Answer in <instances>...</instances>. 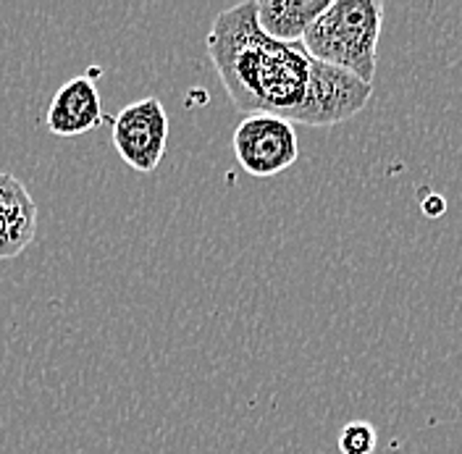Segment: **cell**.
Here are the masks:
<instances>
[{
  "label": "cell",
  "mask_w": 462,
  "mask_h": 454,
  "mask_svg": "<svg viewBox=\"0 0 462 454\" xmlns=\"http://www.w3.org/2000/svg\"><path fill=\"white\" fill-rule=\"evenodd\" d=\"M208 56L242 114H271L294 121L310 85L313 58L302 42L287 45L258 24V0L221 11L208 32Z\"/></svg>",
  "instance_id": "6da1fadb"
},
{
  "label": "cell",
  "mask_w": 462,
  "mask_h": 454,
  "mask_svg": "<svg viewBox=\"0 0 462 454\" xmlns=\"http://www.w3.org/2000/svg\"><path fill=\"white\" fill-rule=\"evenodd\" d=\"M381 27V0H331L328 8L308 27L302 48L320 63L339 66L374 85Z\"/></svg>",
  "instance_id": "7a4b0ae2"
},
{
  "label": "cell",
  "mask_w": 462,
  "mask_h": 454,
  "mask_svg": "<svg viewBox=\"0 0 462 454\" xmlns=\"http://www.w3.org/2000/svg\"><path fill=\"white\" fill-rule=\"evenodd\" d=\"M374 97V85L357 79L339 66L320 63L313 58L310 85L305 92L302 108L291 124L302 126H337L346 118L357 116Z\"/></svg>",
  "instance_id": "3957f363"
},
{
  "label": "cell",
  "mask_w": 462,
  "mask_h": 454,
  "mask_svg": "<svg viewBox=\"0 0 462 454\" xmlns=\"http://www.w3.org/2000/svg\"><path fill=\"white\" fill-rule=\"evenodd\" d=\"M231 150L239 166L258 179L276 176L300 158L294 124L271 114L245 116L234 129Z\"/></svg>",
  "instance_id": "277c9868"
},
{
  "label": "cell",
  "mask_w": 462,
  "mask_h": 454,
  "mask_svg": "<svg viewBox=\"0 0 462 454\" xmlns=\"http://www.w3.org/2000/svg\"><path fill=\"white\" fill-rule=\"evenodd\" d=\"M111 124L116 153L129 169L150 173L161 166L169 144V114L158 97H143L124 106Z\"/></svg>",
  "instance_id": "5b68a950"
},
{
  "label": "cell",
  "mask_w": 462,
  "mask_h": 454,
  "mask_svg": "<svg viewBox=\"0 0 462 454\" xmlns=\"http://www.w3.org/2000/svg\"><path fill=\"white\" fill-rule=\"evenodd\" d=\"M103 121V100L89 77H74L58 87L45 124L56 137H79Z\"/></svg>",
  "instance_id": "8992f818"
},
{
  "label": "cell",
  "mask_w": 462,
  "mask_h": 454,
  "mask_svg": "<svg viewBox=\"0 0 462 454\" xmlns=\"http://www.w3.org/2000/svg\"><path fill=\"white\" fill-rule=\"evenodd\" d=\"M37 234V202L22 179L0 171V260L22 255Z\"/></svg>",
  "instance_id": "52a82bcc"
},
{
  "label": "cell",
  "mask_w": 462,
  "mask_h": 454,
  "mask_svg": "<svg viewBox=\"0 0 462 454\" xmlns=\"http://www.w3.org/2000/svg\"><path fill=\"white\" fill-rule=\"evenodd\" d=\"M328 3L331 0H258V24L268 37L297 45Z\"/></svg>",
  "instance_id": "ba28073f"
},
{
  "label": "cell",
  "mask_w": 462,
  "mask_h": 454,
  "mask_svg": "<svg viewBox=\"0 0 462 454\" xmlns=\"http://www.w3.org/2000/svg\"><path fill=\"white\" fill-rule=\"evenodd\" d=\"M378 444V433L371 423L365 421H352L342 428L339 433V454H374Z\"/></svg>",
  "instance_id": "9c48e42d"
}]
</instances>
